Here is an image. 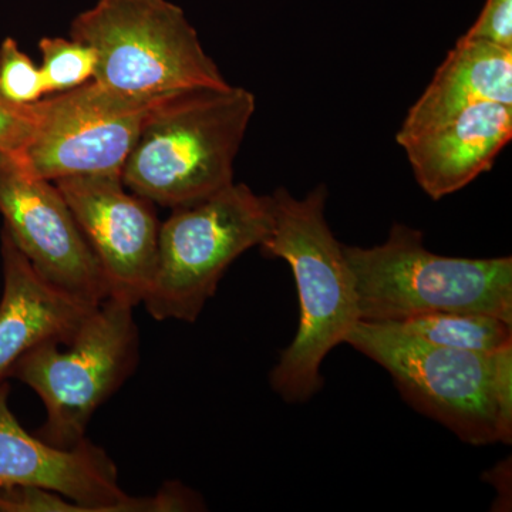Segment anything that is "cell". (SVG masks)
Returning <instances> with one entry per match:
<instances>
[{
	"label": "cell",
	"instance_id": "obj_12",
	"mask_svg": "<svg viewBox=\"0 0 512 512\" xmlns=\"http://www.w3.org/2000/svg\"><path fill=\"white\" fill-rule=\"evenodd\" d=\"M512 138V106L481 101L400 144L431 200L463 190L491 170Z\"/></svg>",
	"mask_w": 512,
	"mask_h": 512
},
{
	"label": "cell",
	"instance_id": "obj_20",
	"mask_svg": "<svg viewBox=\"0 0 512 512\" xmlns=\"http://www.w3.org/2000/svg\"><path fill=\"white\" fill-rule=\"evenodd\" d=\"M466 35L512 49V0H485Z\"/></svg>",
	"mask_w": 512,
	"mask_h": 512
},
{
	"label": "cell",
	"instance_id": "obj_18",
	"mask_svg": "<svg viewBox=\"0 0 512 512\" xmlns=\"http://www.w3.org/2000/svg\"><path fill=\"white\" fill-rule=\"evenodd\" d=\"M39 101L16 103L0 92V153L19 157L29 146L39 126Z\"/></svg>",
	"mask_w": 512,
	"mask_h": 512
},
{
	"label": "cell",
	"instance_id": "obj_17",
	"mask_svg": "<svg viewBox=\"0 0 512 512\" xmlns=\"http://www.w3.org/2000/svg\"><path fill=\"white\" fill-rule=\"evenodd\" d=\"M0 92L16 103L32 104L46 97L40 66L12 37L0 45Z\"/></svg>",
	"mask_w": 512,
	"mask_h": 512
},
{
	"label": "cell",
	"instance_id": "obj_16",
	"mask_svg": "<svg viewBox=\"0 0 512 512\" xmlns=\"http://www.w3.org/2000/svg\"><path fill=\"white\" fill-rule=\"evenodd\" d=\"M39 49L46 96L76 89L94 79L97 55L92 46L73 37L46 36L40 40Z\"/></svg>",
	"mask_w": 512,
	"mask_h": 512
},
{
	"label": "cell",
	"instance_id": "obj_8",
	"mask_svg": "<svg viewBox=\"0 0 512 512\" xmlns=\"http://www.w3.org/2000/svg\"><path fill=\"white\" fill-rule=\"evenodd\" d=\"M184 92V90H183ZM175 93L131 94L96 80L39 101L35 137L16 160L49 181L119 175L144 127Z\"/></svg>",
	"mask_w": 512,
	"mask_h": 512
},
{
	"label": "cell",
	"instance_id": "obj_6",
	"mask_svg": "<svg viewBox=\"0 0 512 512\" xmlns=\"http://www.w3.org/2000/svg\"><path fill=\"white\" fill-rule=\"evenodd\" d=\"M133 309L104 299L69 343L47 340L16 362L9 379L29 386L45 404L37 437L59 448L86 439L94 413L136 372L140 335Z\"/></svg>",
	"mask_w": 512,
	"mask_h": 512
},
{
	"label": "cell",
	"instance_id": "obj_9",
	"mask_svg": "<svg viewBox=\"0 0 512 512\" xmlns=\"http://www.w3.org/2000/svg\"><path fill=\"white\" fill-rule=\"evenodd\" d=\"M9 392L8 380L0 382V488L55 491L79 505L80 512H180L204 507L200 495L180 483L165 484L151 497L128 495L104 448L87 439L59 448L32 436L10 410Z\"/></svg>",
	"mask_w": 512,
	"mask_h": 512
},
{
	"label": "cell",
	"instance_id": "obj_4",
	"mask_svg": "<svg viewBox=\"0 0 512 512\" xmlns=\"http://www.w3.org/2000/svg\"><path fill=\"white\" fill-rule=\"evenodd\" d=\"M70 37L96 52L94 80L120 92L163 94L231 84L184 10L170 0H97L73 19Z\"/></svg>",
	"mask_w": 512,
	"mask_h": 512
},
{
	"label": "cell",
	"instance_id": "obj_10",
	"mask_svg": "<svg viewBox=\"0 0 512 512\" xmlns=\"http://www.w3.org/2000/svg\"><path fill=\"white\" fill-rule=\"evenodd\" d=\"M0 214L3 228L47 281L92 305L109 298L99 262L62 192L2 153Z\"/></svg>",
	"mask_w": 512,
	"mask_h": 512
},
{
	"label": "cell",
	"instance_id": "obj_19",
	"mask_svg": "<svg viewBox=\"0 0 512 512\" xmlns=\"http://www.w3.org/2000/svg\"><path fill=\"white\" fill-rule=\"evenodd\" d=\"M493 396L497 410L498 443L512 441V343L493 353Z\"/></svg>",
	"mask_w": 512,
	"mask_h": 512
},
{
	"label": "cell",
	"instance_id": "obj_13",
	"mask_svg": "<svg viewBox=\"0 0 512 512\" xmlns=\"http://www.w3.org/2000/svg\"><path fill=\"white\" fill-rule=\"evenodd\" d=\"M3 293L0 299V382L16 362L47 340L69 343L99 305L47 281L5 228L0 234Z\"/></svg>",
	"mask_w": 512,
	"mask_h": 512
},
{
	"label": "cell",
	"instance_id": "obj_2",
	"mask_svg": "<svg viewBox=\"0 0 512 512\" xmlns=\"http://www.w3.org/2000/svg\"><path fill=\"white\" fill-rule=\"evenodd\" d=\"M254 93L184 90L151 117L124 164L128 190L163 207H188L234 183V164L254 117Z\"/></svg>",
	"mask_w": 512,
	"mask_h": 512
},
{
	"label": "cell",
	"instance_id": "obj_11",
	"mask_svg": "<svg viewBox=\"0 0 512 512\" xmlns=\"http://www.w3.org/2000/svg\"><path fill=\"white\" fill-rule=\"evenodd\" d=\"M53 183L99 262L109 298L136 308L146 299L157 269L161 224L153 202L128 190L119 175Z\"/></svg>",
	"mask_w": 512,
	"mask_h": 512
},
{
	"label": "cell",
	"instance_id": "obj_3",
	"mask_svg": "<svg viewBox=\"0 0 512 512\" xmlns=\"http://www.w3.org/2000/svg\"><path fill=\"white\" fill-rule=\"evenodd\" d=\"M360 320L396 323L439 312H478L512 323V258L434 254L419 229L393 224L382 245L343 244Z\"/></svg>",
	"mask_w": 512,
	"mask_h": 512
},
{
	"label": "cell",
	"instance_id": "obj_1",
	"mask_svg": "<svg viewBox=\"0 0 512 512\" xmlns=\"http://www.w3.org/2000/svg\"><path fill=\"white\" fill-rule=\"evenodd\" d=\"M272 229L259 245L266 258L291 266L299 299V326L291 345L282 350L269 373L274 392L289 404L309 402L322 390L323 360L359 322L355 279L343 244L328 220V188L320 184L303 198L276 188Z\"/></svg>",
	"mask_w": 512,
	"mask_h": 512
},
{
	"label": "cell",
	"instance_id": "obj_5",
	"mask_svg": "<svg viewBox=\"0 0 512 512\" xmlns=\"http://www.w3.org/2000/svg\"><path fill=\"white\" fill-rule=\"evenodd\" d=\"M272 221L271 195L247 184L175 208L160 227L156 275L143 302L148 315L194 323L229 266L268 238Z\"/></svg>",
	"mask_w": 512,
	"mask_h": 512
},
{
	"label": "cell",
	"instance_id": "obj_14",
	"mask_svg": "<svg viewBox=\"0 0 512 512\" xmlns=\"http://www.w3.org/2000/svg\"><path fill=\"white\" fill-rule=\"evenodd\" d=\"M481 101L512 106V49L464 35L407 113L396 141L400 146Z\"/></svg>",
	"mask_w": 512,
	"mask_h": 512
},
{
	"label": "cell",
	"instance_id": "obj_15",
	"mask_svg": "<svg viewBox=\"0 0 512 512\" xmlns=\"http://www.w3.org/2000/svg\"><path fill=\"white\" fill-rule=\"evenodd\" d=\"M389 325L431 345L483 355H491L512 343V323L487 313H430Z\"/></svg>",
	"mask_w": 512,
	"mask_h": 512
},
{
	"label": "cell",
	"instance_id": "obj_7",
	"mask_svg": "<svg viewBox=\"0 0 512 512\" xmlns=\"http://www.w3.org/2000/svg\"><path fill=\"white\" fill-rule=\"evenodd\" d=\"M345 343L387 370L414 410L464 443H498L493 353L431 345L389 323L365 320L353 326Z\"/></svg>",
	"mask_w": 512,
	"mask_h": 512
}]
</instances>
